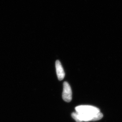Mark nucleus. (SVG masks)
<instances>
[{
  "instance_id": "1",
  "label": "nucleus",
  "mask_w": 122,
  "mask_h": 122,
  "mask_svg": "<svg viewBox=\"0 0 122 122\" xmlns=\"http://www.w3.org/2000/svg\"><path fill=\"white\" fill-rule=\"evenodd\" d=\"M72 116L76 122H82L97 121L101 119L103 117V115L100 112L95 115H87L73 112L72 114Z\"/></svg>"
},
{
  "instance_id": "2",
  "label": "nucleus",
  "mask_w": 122,
  "mask_h": 122,
  "mask_svg": "<svg viewBox=\"0 0 122 122\" xmlns=\"http://www.w3.org/2000/svg\"><path fill=\"white\" fill-rule=\"evenodd\" d=\"M75 109L77 113L87 115H95L100 112V109L97 107L88 105L78 106L75 108Z\"/></svg>"
},
{
  "instance_id": "3",
  "label": "nucleus",
  "mask_w": 122,
  "mask_h": 122,
  "mask_svg": "<svg viewBox=\"0 0 122 122\" xmlns=\"http://www.w3.org/2000/svg\"><path fill=\"white\" fill-rule=\"evenodd\" d=\"M72 91L70 85L67 82H64L63 84V91L62 98L67 102H70L72 100Z\"/></svg>"
},
{
  "instance_id": "4",
  "label": "nucleus",
  "mask_w": 122,
  "mask_h": 122,
  "mask_svg": "<svg viewBox=\"0 0 122 122\" xmlns=\"http://www.w3.org/2000/svg\"><path fill=\"white\" fill-rule=\"evenodd\" d=\"M55 68L58 79L60 81H61L64 78L65 74L61 62L59 60H57L55 62Z\"/></svg>"
}]
</instances>
